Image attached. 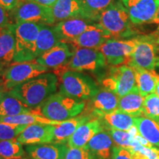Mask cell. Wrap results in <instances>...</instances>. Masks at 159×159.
<instances>
[{"mask_svg":"<svg viewBox=\"0 0 159 159\" xmlns=\"http://www.w3.org/2000/svg\"><path fill=\"white\" fill-rule=\"evenodd\" d=\"M57 86L56 75L47 72L16 85L9 91L27 106L37 108L55 94Z\"/></svg>","mask_w":159,"mask_h":159,"instance_id":"obj_1","label":"cell"},{"mask_svg":"<svg viewBox=\"0 0 159 159\" xmlns=\"http://www.w3.org/2000/svg\"><path fill=\"white\" fill-rule=\"evenodd\" d=\"M98 23L112 39H125L136 34L130 16L122 2L114 1L101 13Z\"/></svg>","mask_w":159,"mask_h":159,"instance_id":"obj_2","label":"cell"},{"mask_svg":"<svg viewBox=\"0 0 159 159\" xmlns=\"http://www.w3.org/2000/svg\"><path fill=\"white\" fill-rule=\"evenodd\" d=\"M85 107L84 101L57 93L49 97L37 108L39 114L46 118L55 121H64L78 116Z\"/></svg>","mask_w":159,"mask_h":159,"instance_id":"obj_3","label":"cell"},{"mask_svg":"<svg viewBox=\"0 0 159 159\" xmlns=\"http://www.w3.org/2000/svg\"><path fill=\"white\" fill-rule=\"evenodd\" d=\"M12 26L16 40L13 62H29L36 59V40L41 25L18 21Z\"/></svg>","mask_w":159,"mask_h":159,"instance_id":"obj_4","label":"cell"},{"mask_svg":"<svg viewBox=\"0 0 159 159\" xmlns=\"http://www.w3.org/2000/svg\"><path fill=\"white\" fill-rule=\"evenodd\" d=\"M98 91L94 81L80 71L69 70L61 76L59 93L64 96L84 101L90 99Z\"/></svg>","mask_w":159,"mask_h":159,"instance_id":"obj_5","label":"cell"},{"mask_svg":"<svg viewBox=\"0 0 159 159\" xmlns=\"http://www.w3.org/2000/svg\"><path fill=\"white\" fill-rule=\"evenodd\" d=\"M101 83L105 89L115 93L119 97L124 96L136 85L134 69L128 65L111 67Z\"/></svg>","mask_w":159,"mask_h":159,"instance_id":"obj_6","label":"cell"},{"mask_svg":"<svg viewBox=\"0 0 159 159\" xmlns=\"http://www.w3.org/2000/svg\"><path fill=\"white\" fill-rule=\"evenodd\" d=\"M138 43V36L128 40L111 39L98 49L104 55L107 64L113 66L128 65Z\"/></svg>","mask_w":159,"mask_h":159,"instance_id":"obj_7","label":"cell"},{"mask_svg":"<svg viewBox=\"0 0 159 159\" xmlns=\"http://www.w3.org/2000/svg\"><path fill=\"white\" fill-rule=\"evenodd\" d=\"M48 68L33 61L16 63L9 66L3 73L4 86L7 89H12L16 85L47 73Z\"/></svg>","mask_w":159,"mask_h":159,"instance_id":"obj_8","label":"cell"},{"mask_svg":"<svg viewBox=\"0 0 159 159\" xmlns=\"http://www.w3.org/2000/svg\"><path fill=\"white\" fill-rule=\"evenodd\" d=\"M16 22H30L50 26L55 23L51 7L32 2L22 1L14 9Z\"/></svg>","mask_w":159,"mask_h":159,"instance_id":"obj_9","label":"cell"},{"mask_svg":"<svg viewBox=\"0 0 159 159\" xmlns=\"http://www.w3.org/2000/svg\"><path fill=\"white\" fill-rule=\"evenodd\" d=\"M104 55L98 49L77 47L69 62V69L77 71L95 72L106 65Z\"/></svg>","mask_w":159,"mask_h":159,"instance_id":"obj_10","label":"cell"},{"mask_svg":"<svg viewBox=\"0 0 159 159\" xmlns=\"http://www.w3.org/2000/svg\"><path fill=\"white\" fill-rule=\"evenodd\" d=\"M157 47L147 35L138 36V43L129 60L128 66L134 69L155 70L158 58L156 56Z\"/></svg>","mask_w":159,"mask_h":159,"instance_id":"obj_11","label":"cell"},{"mask_svg":"<svg viewBox=\"0 0 159 159\" xmlns=\"http://www.w3.org/2000/svg\"><path fill=\"white\" fill-rule=\"evenodd\" d=\"M135 25L152 23L159 7V0H122Z\"/></svg>","mask_w":159,"mask_h":159,"instance_id":"obj_12","label":"cell"},{"mask_svg":"<svg viewBox=\"0 0 159 159\" xmlns=\"http://www.w3.org/2000/svg\"><path fill=\"white\" fill-rule=\"evenodd\" d=\"M55 125L33 124L17 136V142L24 145L50 144L54 142Z\"/></svg>","mask_w":159,"mask_h":159,"instance_id":"obj_13","label":"cell"},{"mask_svg":"<svg viewBox=\"0 0 159 159\" xmlns=\"http://www.w3.org/2000/svg\"><path fill=\"white\" fill-rule=\"evenodd\" d=\"M93 24L92 21L83 18H73L60 21L53 27L60 41L71 43L90 28Z\"/></svg>","mask_w":159,"mask_h":159,"instance_id":"obj_14","label":"cell"},{"mask_svg":"<svg viewBox=\"0 0 159 159\" xmlns=\"http://www.w3.org/2000/svg\"><path fill=\"white\" fill-rule=\"evenodd\" d=\"M119 97L112 91L103 89L90 99L89 108L97 118L118 109Z\"/></svg>","mask_w":159,"mask_h":159,"instance_id":"obj_15","label":"cell"},{"mask_svg":"<svg viewBox=\"0 0 159 159\" xmlns=\"http://www.w3.org/2000/svg\"><path fill=\"white\" fill-rule=\"evenodd\" d=\"M74 53L75 51L71 50L68 43L60 41L52 48L37 57L35 62L47 68H57L66 63Z\"/></svg>","mask_w":159,"mask_h":159,"instance_id":"obj_16","label":"cell"},{"mask_svg":"<svg viewBox=\"0 0 159 159\" xmlns=\"http://www.w3.org/2000/svg\"><path fill=\"white\" fill-rule=\"evenodd\" d=\"M114 147V141L108 131L103 130L95 135L85 148L91 159H112Z\"/></svg>","mask_w":159,"mask_h":159,"instance_id":"obj_17","label":"cell"},{"mask_svg":"<svg viewBox=\"0 0 159 159\" xmlns=\"http://www.w3.org/2000/svg\"><path fill=\"white\" fill-rule=\"evenodd\" d=\"M112 39L110 33L106 31L99 23H94L76 39L71 42L77 47L99 49L108 39Z\"/></svg>","mask_w":159,"mask_h":159,"instance_id":"obj_18","label":"cell"},{"mask_svg":"<svg viewBox=\"0 0 159 159\" xmlns=\"http://www.w3.org/2000/svg\"><path fill=\"white\" fill-rule=\"evenodd\" d=\"M104 130L99 119H91L79 126L69 139L68 147L74 148H83L95 135Z\"/></svg>","mask_w":159,"mask_h":159,"instance_id":"obj_19","label":"cell"},{"mask_svg":"<svg viewBox=\"0 0 159 159\" xmlns=\"http://www.w3.org/2000/svg\"><path fill=\"white\" fill-rule=\"evenodd\" d=\"M68 148L65 144L50 143L25 145V150L31 159H65Z\"/></svg>","mask_w":159,"mask_h":159,"instance_id":"obj_20","label":"cell"},{"mask_svg":"<svg viewBox=\"0 0 159 159\" xmlns=\"http://www.w3.org/2000/svg\"><path fill=\"white\" fill-rule=\"evenodd\" d=\"M15 50V35L12 24H10L7 27L0 28V72L13 62Z\"/></svg>","mask_w":159,"mask_h":159,"instance_id":"obj_21","label":"cell"},{"mask_svg":"<svg viewBox=\"0 0 159 159\" xmlns=\"http://www.w3.org/2000/svg\"><path fill=\"white\" fill-rule=\"evenodd\" d=\"M51 8L55 22L73 18L85 19L82 0H57Z\"/></svg>","mask_w":159,"mask_h":159,"instance_id":"obj_22","label":"cell"},{"mask_svg":"<svg viewBox=\"0 0 159 159\" xmlns=\"http://www.w3.org/2000/svg\"><path fill=\"white\" fill-rule=\"evenodd\" d=\"M144 97L139 92L138 87L135 86L130 92L119 97L118 110L134 117L144 116Z\"/></svg>","mask_w":159,"mask_h":159,"instance_id":"obj_23","label":"cell"},{"mask_svg":"<svg viewBox=\"0 0 159 159\" xmlns=\"http://www.w3.org/2000/svg\"><path fill=\"white\" fill-rule=\"evenodd\" d=\"M90 115H81L62 121L61 124L54 126V142L60 144L68 143L69 139L77 128L83 123L91 120Z\"/></svg>","mask_w":159,"mask_h":159,"instance_id":"obj_24","label":"cell"},{"mask_svg":"<svg viewBox=\"0 0 159 159\" xmlns=\"http://www.w3.org/2000/svg\"><path fill=\"white\" fill-rule=\"evenodd\" d=\"M104 128L107 129L129 131L135 127V117L125 114L119 110L104 114L99 117Z\"/></svg>","mask_w":159,"mask_h":159,"instance_id":"obj_25","label":"cell"},{"mask_svg":"<svg viewBox=\"0 0 159 159\" xmlns=\"http://www.w3.org/2000/svg\"><path fill=\"white\" fill-rule=\"evenodd\" d=\"M35 109L27 106L19 100L17 97L13 96L10 91L5 92L0 99V118L6 116H13L22 114L35 113Z\"/></svg>","mask_w":159,"mask_h":159,"instance_id":"obj_26","label":"cell"},{"mask_svg":"<svg viewBox=\"0 0 159 159\" xmlns=\"http://www.w3.org/2000/svg\"><path fill=\"white\" fill-rule=\"evenodd\" d=\"M135 127L143 138L159 148V122L147 116L135 117Z\"/></svg>","mask_w":159,"mask_h":159,"instance_id":"obj_27","label":"cell"},{"mask_svg":"<svg viewBox=\"0 0 159 159\" xmlns=\"http://www.w3.org/2000/svg\"><path fill=\"white\" fill-rule=\"evenodd\" d=\"M134 69L136 75V86L140 94L145 98L154 93L157 83L159 82V75L155 70L137 68Z\"/></svg>","mask_w":159,"mask_h":159,"instance_id":"obj_28","label":"cell"},{"mask_svg":"<svg viewBox=\"0 0 159 159\" xmlns=\"http://www.w3.org/2000/svg\"><path fill=\"white\" fill-rule=\"evenodd\" d=\"M62 121L51 120L46 118L39 113H29L22 114L13 116H6L0 118V122L16 125H30L33 124H42L49 125H57L61 124Z\"/></svg>","mask_w":159,"mask_h":159,"instance_id":"obj_29","label":"cell"},{"mask_svg":"<svg viewBox=\"0 0 159 159\" xmlns=\"http://www.w3.org/2000/svg\"><path fill=\"white\" fill-rule=\"evenodd\" d=\"M54 27L49 25H41L36 40V53L39 57L47 51L52 48L60 42Z\"/></svg>","mask_w":159,"mask_h":159,"instance_id":"obj_30","label":"cell"},{"mask_svg":"<svg viewBox=\"0 0 159 159\" xmlns=\"http://www.w3.org/2000/svg\"><path fill=\"white\" fill-rule=\"evenodd\" d=\"M114 2V0H82L85 19L98 22L101 13Z\"/></svg>","mask_w":159,"mask_h":159,"instance_id":"obj_31","label":"cell"},{"mask_svg":"<svg viewBox=\"0 0 159 159\" xmlns=\"http://www.w3.org/2000/svg\"><path fill=\"white\" fill-rule=\"evenodd\" d=\"M16 139L0 141V159H19L25 157V148Z\"/></svg>","mask_w":159,"mask_h":159,"instance_id":"obj_32","label":"cell"},{"mask_svg":"<svg viewBox=\"0 0 159 159\" xmlns=\"http://www.w3.org/2000/svg\"><path fill=\"white\" fill-rule=\"evenodd\" d=\"M109 134L116 146L132 149L135 146L136 141L135 136L138 134L136 127L129 131H123L114 129H108Z\"/></svg>","mask_w":159,"mask_h":159,"instance_id":"obj_33","label":"cell"},{"mask_svg":"<svg viewBox=\"0 0 159 159\" xmlns=\"http://www.w3.org/2000/svg\"><path fill=\"white\" fill-rule=\"evenodd\" d=\"M144 116L159 122V97L152 93L144 98Z\"/></svg>","mask_w":159,"mask_h":159,"instance_id":"obj_34","label":"cell"},{"mask_svg":"<svg viewBox=\"0 0 159 159\" xmlns=\"http://www.w3.org/2000/svg\"><path fill=\"white\" fill-rule=\"evenodd\" d=\"M27 125H16L0 122V141L15 139Z\"/></svg>","mask_w":159,"mask_h":159,"instance_id":"obj_35","label":"cell"},{"mask_svg":"<svg viewBox=\"0 0 159 159\" xmlns=\"http://www.w3.org/2000/svg\"><path fill=\"white\" fill-rule=\"evenodd\" d=\"M136 159H159V149L142 146L137 142L132 149Z\"/></svg>","mask_w":159,"mask_h":159,"instance_id":"obj_36","label":"cell"},{"mask_svg":"<svg viewBox=\"0 0 159 159\" xmlns=\"http://www.w3.org/2000/svg\"><path fill=\"white\" fill-rule=\"evenodd\" d=\"M65 159H91L90 154L85 148H68Z\"/></svg>","mask_w":159,"mask_h":159,"instance_id":"obj_37","label":"cell"},{"mask_svg":"<svg viewBox=\"0 0 159 159\" xmlns=\"http://www.w3.org/2000/svg\"><path fill=\"white\" fill-rule=\"evenodd\" d=\"M112 159H136V158L130 149L114 145Z\"/></svg>","mask_w":159,"mask_h":159,"instance_id":"obj_38","label":"cell"},{"mask_svg":"<svg viewBox=\"0 0 159 159\" xmlns=\"http://www.w3.org/2000/svg\"><path fill=\"white\" fill-rule=\"evenodd\" d=\"M9 25V16L7 14V11L0 6V28L7 27Z\"/></svg>","mask_w":159,"mask_h":159,"instance_id":"obj_39","label":"cell"},{"mask_svg":"<svg viewBox=\"0 0 159 159\" xmlns=\"http://www.w3.org/2000/svg\"><path fill=\"white\" fill-rule=\"evenodd\" d=\"M19 3V0H0V6L7 11L14 10Z\"/></svg>","mask_w":159,"mask_h":159,"instance_id":"obj_40","label":"cell"},{"mask_svg":"<svg viewBox=\"0 0 159 159\" xmlns=\"http://www.w3.org/2000/svg\"><path fill=\"white\" fill-rule=\"evenodd\" d=\"M22 1L32 2H35L45 6V7H52L55 5V3L56 2L57 0H22Z\"/></svg>","mask_w":159,"mask_h":159,"instance_id":"obj_41","label":"cell"},{"mask_svg":"<svg viewBox=\"0 0 159 159\" xmlns=\"http://www.w3.org/2000/svg\"><path fill=\"white\" fill-rule=\"evenodd\" d=\"M147 37L148 38V39L150 41H152L156 45H159V25L156 30L152 32L151 34L147 35Z\"/></svg>","mask_w":159,"mask_h":159,"instance_id":"obj_42","label":"cell"},{"mask_svg":"<svg viewBox=\"0 0 159 159\" xmlns=\"http://www.w3.org/2000/svg\"><path fill=\"white\" fill-rule=\"evenodd\" d=\"M152 23L158 24V25H159V7H158V10H157L156 16H155L153 21H152Z\"/></svg>","mask_w":159,"mask_h":159,"instance_id":"obj_43","label":"cell"},{"mask_svg":"<svg viewBox=\"0 0 159 159\" xmlns=\"http://www.w3.org/2000/svg\"><path fill=\"white\" fill-rule=\"evenodd\" d=\"M4 87L5 86H1V85H0V99H1V98L3 96V94H5V92L6 89L4 88Z\"/></svg>","mask_w":159,"mask_h":159,"instance_id":"obj_44","label":"cell"},{"mask_svg":"<svg viewBox=\"0 0 159 159\" xmlns=\"http://www.w3.org/2000/svg\"><path fill=\"white\" fill-rule=\"evenodd\" d=\"M154 93L156 95H158V96L159 97V82L157 83L156 87V90H155V92Z\"/></svg>","mask_w":159,"mask_h":159,"instance_id":"obj_45","label":"cell"},{"mask_svg":"<svg viewBox=\"0 0 159 159\" xmlns=\"http://www.w3.org/2000/svg\"><path fill=\"white\" fill-rule=\"evenodd\" d=\"M156 67H158V68H159V59H158V62H157V64H156Z\"/></svg>","mask_w":159,"mask_h":159,"instance_id":"obj_46","label":"cell"},{"mask_svg":"<svg viewBox=\"0 0 159 159\" xmlns=\"http://www.w3.org/2000/svg\"><path fill=\"white\" fill-rule=\"evenodd\" d=\"M157 50L159 51V47H157Z\"/></svg>","mask_w":159,"mask_h":159,"instance_id":"obj_47","label":"cell"},{"mask_svg":"<svg viewBox=\"0 0 159 159\" xmlns=\"http://www.w3.org/2000/svg\"><path fill=\"white\" fill-rule=\"evenodd\" d=\"M19 159H26V158H19Z\"/></svg>","mask_w":159,"mask_h":159,"instance_id":"obj_48","label":"cell"}]
</instances>
